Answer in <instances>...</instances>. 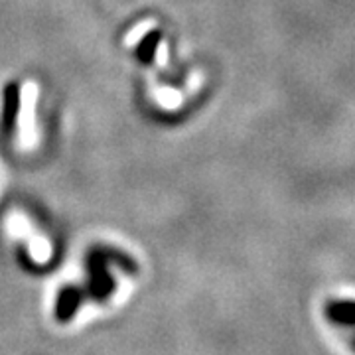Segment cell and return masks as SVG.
Listing matches in <instances>:
<instances>
[{
    "label": "cell",
    "instance_id": "cell-1",
    "mask_svg": "<svg viewBox=\"0 0 355 355\" xmlns=\"http://www.w3.org/2000/svg\"><path fill=\"white\" fill-rule=\"evenodd\" d=\"M326 318L340 328H355V302L331 300L326 304Z\"/></svg>",
    "mask_w": 355,
    "mask_h": 355
},
{
    "label": "cell",
    "instance_id": "cell-2",
    "mask_svg": "<svg viewBox=\"0 0 355 355\" xmlns=\"http://www.w3.org/2000/svg\"><path fill=\"white\" fill-rule=\"evenodd\" d=\"M4 99H6V105H4V128L10 130L14 121H16V113H18V85L16 83H10L6 87Z\"/></svg>",
    "mask_w": 355,
    "mask_h": 355
},
{
    "label": "cell",
    "instance_id": "cell-3",
    "mask_svg": "<svg viewBox=\"0 0 355 355\" xmlns=\"http://www.w3.org/2000/svg\"><path fill=\"white\" fill-rule=\"evenodd\" d=\"M156 38H158V34H154L153 38H150V42H146V44H144V46L140 48V53L144 55V62H148V60H150L154 46H156Z\"/></svg>",
    "mask_w": 355,
    "mask_h": 355
},
{
    "label": "cell",
    "instance_id": "cell-4",
    "mask_svg": "<svg viewBox=\"0 0 355 355\" xmlns=\"http://www.w3.org/2000/svg\"><path fill=\"white\" fill-rule=\"evenodd\" d=\"M354 347H355V336H354Z\"/></svg>",
    "mask_w": 355,
    "mask_h": 355
}]
</instances>
